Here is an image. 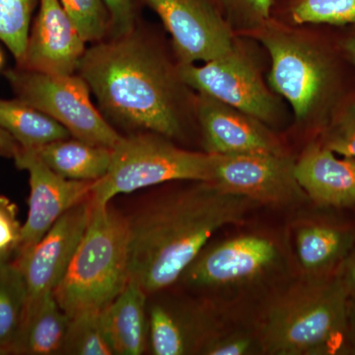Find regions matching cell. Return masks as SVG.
<instances>
[{
	"label": "cell",
	"instance_id": "26",
	"mask_svg": "<svg viewBox=\"0 0 355 355\" xmlns=\"http://www.w3.org/2000/svg\"><path fill=\"white\" fill-rule=\"evenodd\" d=\"M36 0H0V41L19 62L24 55Z\"/></svg>",
	"mask_w": 355,
	"mask_h": 355
},
{
	"label": "cell",
	"instance_id": "9",
	"mask_svg": "<svg viewBox=\"0 0 355 355\" xmlns=\"http://www.w3.org/2000/svg\"><path fill=\"white\" fill-rule=\"evenodd\" d=\"M153 9L172 37L179 64L207 62L234 49L228 21L214 0H139Z\"/></svg>",
	"mask_w": 355,
	"mask_h": 355
},
{
	"label": "cell",
	"instance_id": "31",
	"mask_svg": "<svg viewBox=\"0 0 355 355\" xmlns=\"http://www.w3.org/2000/svg\"><path fill=\"white\" fill-rule=\"evenodd\" d=\"M324 146L338 155L355 158V101L345 108L327 133Z\"/></svg>",
	"mask_w": 355,
	"mask_h": 355
},
{
	"label": "cell",
	"instance_id": "6",
	"mask_svg": "<svg viewBox=\"0 0 355 355\" xmlns=\"http://www.w3.org/2000/svg\"><path fill=\"white\" fill-rule=\"evenodd\" d=\"M17 99L50 116L73 139L114 148L123 135L91 101V90L77 74H49L18 67L6 72Z\"/></svg>",
	"mask_w": 355,
	"mask_h": 355
},
{
	"label": "cell",
	"instance_id": "36",
	"mask_svg": "<svg viewBox=\"0 0 355 355\" xmlns=\"http://www.w3.org/2000/svg\"><path fill=\"white\" fill-rule=\"evenodd\" d=\"M345 48L347 53H349L350 60L355 64V36L345 42Z\"/></svg>",
	"mask_w": 355,
	"mask_h": 355
},
{
	"label": "cell",
	"instance_id": "21",
	"mask_svg": "<svg viewBox=\"0 0 355 355\" xmlns=\"http://www.w3.org/2000/svg\"><path fill=\"white\" fill-rule=\"evenodd\" d=\"M112 149L69 137L49 142L34 150L60 176L73 181L95 182L108 172Z\"/></svg>",
	"mask_w": 355,
	"mask_h": 355
},
{
	"label": "cell",
	"instance_id": "34",
	"mask_svg": "<svg viewBox=\"0 0 355 355\" xmlns=\"http://www.w3.org/2000/svg\"><path fill=\"white\" fill-rule=\"evenodd\" d=\"M20 147L19 144L8 132L0 128V155L14 158Z\"/></svg>",
	"mask_w": 355,
	"mask_h": 355
},
{
	"label": "cell",
	"instance_id": "13",
	"mask_svg": "<svg viewBox=\"0 0 355 355\" xmlns=\"http://www.w3.org/2000/svg\"><path fill=\"white\" fill-rule=\"evenodd\" d=\"M91 209L90 197L65 212L29 251L13 259L27 288L26 310L60 284L87 227Z\"/></svg>",
	"mask_w": 355,
	"mask_h": 355
},
{
	"label": "cell",
	"instance_id": "11",
	"mask_svg": "<svg viewBox=\"0 0 355 355\" xmlns=\"http://www.w3.org/2000/svg\"><path fill=\"white\" fill-rule=\"evenodd\" d=\"M209 183L257 203L287 205L307 197L284 153L214 155Z\"/></svg>",
	"mask_w": 355,
	"mask_h": 355
},
{
	"label": "cell",
	"instance_id": "35",
	"mask_svg": "<svg viewBox=\"0 0 355 355\" xmlns=\"http://www.w3.org/2000/svg\"><path fill=\"white\" fill-rule=\"evenodd\" d=\"M347 335H349L350 349L355 352V296L349 297Z\"/></svg>",
	"mask_w": 355,
	"mask_h": 355
},
{
	"label": "cell",
	"instance_id": "1",
	"mask_svg": "<svg viewBox=\"0 0 355 355\" xmlns=\"http://www.w3.org/2000/svg\"><path fill=\"white\" fill-rule=\"evenodd\" d=\"M256 205L205 182L146 203L127 216L130 280L148 296L173 286L217 231L244 220Z\"/></svg>",
	"mask_w": 355,
	"mask_h": 355
},
{
	"label": "cell",
	"instance_id": "38",
	"mask_svg": "<svg viewBox=\"0 0 355 355\" xmlns=\"http://www.w3.org/2000/svg\"><path fill=\"white\" fill-rule=\"evenodd\" d=\"M0 355H6V352L0 349Z\"/></svg>",
	"mask_w": 355,
	"mask_h": 355
},
{
	"label": "cell",
	"instance_id": "33",
	"mask_svg": "<svg viewBox=\"0 0 355 355\" xmlns=\"http://www.w3.org/2000/svg\"><path fill=\"white\" fill-rule=\"evenodd\" d=\"M338 272L345 282L349 297H354L355 296V246L338 268Z\"/></svg>",
	"mask_w": 355,
	"mask_h": 355
},
{
	"label": "cell",
	"instance_id": "4",
	"mask_svg": "<svg viewBox=\"0 0 355 355\" xmlns=\"http://www.w3.org/2000/svg\"><path fill=\"white\" fill-rule=\"evenodd\" d=\"M92 202V200H91ZM128 217L111 203L92 202L87 227L53 291L67 316L101 312L130 282Z\"/></svg>",
	"mask_w": 355,
	"mask_h": 355
},
{
	"label": "cell",
	"instance_id": "28",
	"mask_svg": "<svg viewBox=\"0 0 355 355\" xmlns=\"http://www.w3.org/2000/svg\"><path fill=\"white\" fill-rule=\"evenodd\" d=\"M231 24L244 29H260L272 19L275 0H214Z\"/></svg>",
	"mask_w": 355,
	"mask_h": 355
},
{
	"label": "cell",
	"instance_id": "19",
	"mask_svg": "<svg viewBox=\"0 0 355 355\" xmlns=\"http://www.w3.org/2000/svg\"><path fill=\"white\" fill-rule=\"evenodd\" d=\"M295 252L306 277H326L338 272L355 246V231L309 222L295 232Z\"/></svg>",
	"mask_w": 355,
	"mask_h": 355
},
{
	"label": "cell",
	"instance_id": "2",
	"mask_svg": "<svg viewBox=\"0 0 355 355\" xmlns=\"http://www.w3.org/2000/svg\"><path fill=\"white\" fill-rule=\"evenodd\" d=\"M107 121L167 139L184 128V89L173 67L135 30L86 50L78 70Z\"/></svg>",
	"mask_w": 355,
	"mask_h": 355
},
{
	"label": "cell",
	"instance_id": "32",
	"mask_svg": "<svg viewBox=\"0 0 355 355\" xmlns=\"http://www.w3.org/2000/svg\"><path fill=\"white\" fill-rule=\"evenodd\" d=\"M110 13L111 38L123 36L135 30V10L132 0H104Z\"/></svg>",
	"mask_w": 355,
	"mask_h": 355
},
{
	"label": "cell",
	"instance_id": "5",
	"mask_svg": "<svg viewBox=\"0 0 355 355\" xmlns=\"http://www.w3.org/2000/svg\"><path fill=\"white\" fill-rule=\"evenodd\" d=\"M214 161V154L180 148L157 133L123 135L112 149L108 172L95 182L91 200L107 205L116 196L168 182L209 183Z\"/></svg>",
	"mask_w": 355,
	"mask_h": 355
},
{
	"label": "cell",
	"instance_id": "12",
	"mask_svg": "<svg viewBox=\"0 0 355 355\" xmlns=\"http://www.w3.org/2000/svg\"><path fill=\"white\" fill-rule=\"evenodd\" d=\"M15 164L29 174L28 214L22 225L15 257L29 251L65 212L91 197L95 182L73 181L53 172L34 149L23 148L14 156Z\"/></svg>",
	"mask_w": 355,
	"mask_h": 355
},
{
	"label": "cell",
	"instance_id": "23",
	"mask_svg": "<svg viewBox=\"0 0 355 355\" xmlns=\"http://www.w3.org/2000/svg\"><path fill=\"white\" fill-rule=\"evenodd\" d=\"M27 306V288L13 261L0 265V349L13 354Z\"/></svg>",
	"mask_w": 355,
	"mask_h": 355
},
{
	"label": "cell",
	"instance_id": "30",
	"mask_svg": "<svg viewBox=\"0 0 355 355\" xmlns=\"http://www.w3.org/2000/svg\"><path fill=\"white\" fill-rule=\"evenodd\" d=\"M22 225L15 203L0 195V265L10 261L20 246Z\"/></svg>",
	"mask_w": 355,
	"mask_h": 355
},
{
	"label": "cell",
	"instance_id": "14",
	"mask_svg": "<svg viewBox=\"0 0 355 355\" xmlns=\"http://www.w3.org/2000/svg\"><path fill=\"white\" fill-rule=\"evenodd\" d=\"M86 42L60 0H39L18 67L49 74H74L85 53Z\"/></svg>",
	"mask_w": 355,
	"mask_h": 355
},
{
	"label": "cell",
	"instance_id": "8",
	"mask_svg": "<svg viewBox=\"0 0 355 355\" xmlns=\"http://www.w3.org/2000/svg\"><path fill=\"white\" fill-rule=\"evenodd\" d=\"M260 40L272 60L268 84L286 98L298 121L313 113L327 83L323 58L309 43L286 30L270 24L260 29Z\"/></svg>",
	"mask_w": 355,
	"mask_h": 355
},
{
	"label": "cell",
	"instance_id": "16",
	"mask_svg": "<svg viewBox=\"0 0 355 355\" xmlns=\"http://www.w3.org/2000/svg\"><path fill=\"white\" fill-rule=\"evenodd\" d=\"M295 176L308 198L322 207H355V158L338 157L312 144L295 162Z\"/></svg>",
	"mask_w": 355,
	"mask_h": 355
},
{
	"label": "cell",
	"instance_id": "10",
	"mask_svg": "<svg viewBox=\"0 0 355 355\" xmlns=\"http://www.w3.org/2000/svg\"><path fill=\"white\" fill-rule=\"evenodd\" d=\"M280 261L282 251L270 238L239 235L205 247L181 279L197 288L242 286L265 277Z\"/></svg>",
	"mask_w": 355,
	"mask_h": 355
},
{
	"label": "cell",
	"instance_id": "24",
	"mask_svg": "<svg viewBox=\"0 0 355 355\" xmlns=\"http://www.w3.org/2000/svg\"><path fill=\"white\" fill-rule=\"evenodd\" d=\"M282 6L294 24L355 23V0H286Z\"/></svg>",
	"mask_w": 355,
	"mask_h": 355
},
{
	"label": "cell",
	"instance_id": "18",
	"mask_svg": "<svg viewBox=\"0 0 355 355\" xmlns=\"http://www.w3.org/2000/svg\"><path fill=\"white\" fill-rule=\"evenodd\" d=\"M146 292L130 280L113 302L101 311L103 328L114 354L139 355L148 345Z\"/></svg>",
	"mask_w": 355,
	"mask_h": 355
},
{
	"label": "cell",
	"instance_id": "37",
	"mask_svg": "<svg viewBox=\"0 0 355 355\" xmlns=\"http://www.w3.org/2000/svg\"><path fill=\"white\" fill-rule=\"evenodd\" d=\"M3 55H2L1 51H0V69H1L2 65H3Z\"/></svg>",
	"mask_w": 355,
	"mask_h": 355
},
{
	"label": "cell",
	"instance_id": "7",
	"mask_svg": "<svg viewBox=\"0 0 355 355\" xmlns=\"http://www.w3.org/2000/svg\"><path fill=\"white\" fill-rule=\"evenodd\" d=\"M178 76L188 87L239 110L263 123L277 119V100L251 60L237 46L223 57L202 65L176 67Z\"/></svg>",
	"mask_w": 355,
	"mask_h": 355
},
{
	"label": "cell",
	"instance_id": "3",
	"mask_svg": "<svg viewBox=\"0 0 355 355\" xmlns=\"http://www.w3.org/2000/svg\"><path fill=\"white\" fill-rule=\"evenodd\" d=\"M349 293L336 272L306 277L279 296L261 324V352L330 355L352 352L347 335Z\"/></svg>",
	"mask_w": 355,
	"mask_h": 355
},
{
	"label": "cell",
	"instance_id": "15",
	"mask_svg": "<svg viewBox=\"0 0 355 355\" xmlns=\"http://www.w3.org/2000/svg\"><path fill=\"white\" fill-rule=\"evenodd\" d=\"M196 111L207 153L214 155L284 153L263 123L198 93Z\"/></svg>",
	"mask_w": 355,
	"mask_h": 355
},
{
	"label": "cell",
	"instance_id": "25",
	"mask_svg": "<svg viewBox=\"0 0 355 355\" xmlns=\"http://www.w3.org/2000/svg\"><path fill=\"white\" fill-rule=\"evenodd\" d=\"M64 354L114 355L103 328L101 312H86L69 318Z\"/></svg>",
	"mask_w": 355,
	"mask_h": 355
},
{
	"label": "cell",
	"instance_id": "27",
	"mask_svg": "<svg viewBox=\"0 0 355 355\" xmlns=\"http://www.w3.org/2000/svg\"><path fill=\"white\" fill-rule=\"evenodd\" d=\"M86 43L103 41L110 32V13L104 0H60Z\"/></svg>",
	"mask_w": 355,
	"mask_h": 355
},
{
	"label": "cell",
	"instance_id": "29",
	"mask_svg": "<svg viewBox=\"0 0 355 355\" xmlns=\"http://www.w3.org/2000/svg\"><path fill=\"white\" fill-rule=\"evenodd\" d=\"M258 352H261L259 336L244 331H216L200 350V354L207 355H250Z\"/></svg>",
	"mask_w": 355,
	"mask_h": 355
},
{
	"label": "cell",
	"instance_id": "17",
	"mask_svg": "<svg viewBox=\"0 0 355 355\" xmlns=\"http://www.w3.org/2000/svg\"><path fill=\"white\" fill-rule=\"evenodd\" d=\"M212 327L202 311L156 303L148 311V343L155 355L200 354Z\"/></svg>",
	"mask_w": 355,
	"mask_h": 355
},
{
	"label": "cell",
	"instance_id": "20",
	"mask_svg": "<svg viewBox=\"0 0 355 355\" xmlns=\"http://www.w3.org/2000/svg\"><path fill=\"white\" fill-rule=\"evenodd\" d=\"M69 320L53 292L46 294L26 310L13 354H64Z\"/></svg>",
	"mask_w": 355,
	"mask_h": 355
},
{
	"label": "cell",
	"instance_id": "22",
	"mask_svg": "<svg viewBox=\"0 0 355 355\" xmlns=\"http://www.w3.org/2000/svg\"><path fill=\"white\" fill-rule=\"evenodd\" d=\"M0 128L23 148L36 149L49 142L70 137L62 125L19 99H0Z\"/></svg>",
	"mask_w": 355,
	"mask_h": 355
}]
</instances>
